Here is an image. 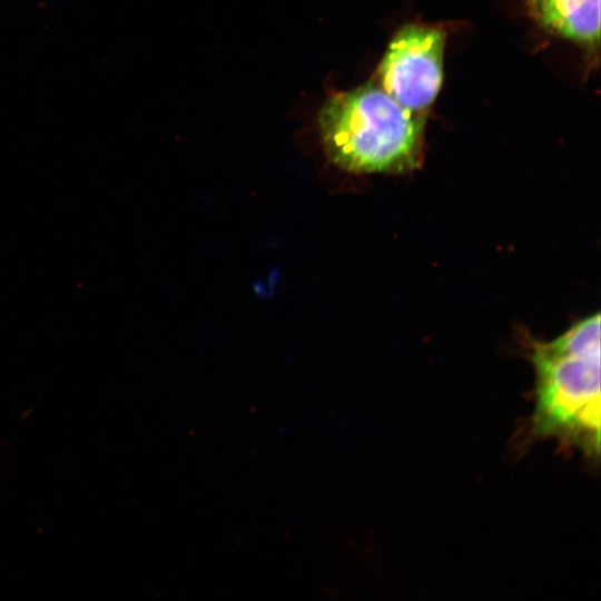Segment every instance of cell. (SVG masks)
Instances as JSON below:
<instances>
[{"instance_id": "cell-1", "label": "cell", "mask_w": 601, "mask_h": 601, "mask_svg": "<svg viewBox=\"0 0 601 601\" xmlns=\"http://www.w3.org/2000/svg\"><path fill=\"white\" fill-rule=\"evenodd\" d=\"M535 373L530 432L600 454V314L556 338L531 343Z\"/></svg>"}, {"instance_id": "cell-2", "label": "cell", "mask_w": 601, "mask_h": 601, "mask_svg": "<svg viewBox=\"0 0 601 601\" xmlns=\"http://www.w3.org/2000/svg\"><path fill=\"white\" fill-rule=\"evenodd\" d=\"M426 115L401 106L376 82L332 95L318 115L328 159L354 174H405L420 166Z\"/></svg>"}, {"instance_id": "cell-3", "label": "cell", "mask_w": 601, "mask_h": 601, "mask_svg": "<svg viewBox=\"0 0 601 601\" xmlns=\"http://www.w3.org/2000/svg\"><path fill=\"white\" fill-rule=\"evenodd\" d=\"M445 40L440 27L404 24L387 46L376 83L404 108L426 115L442 87Z\"/></svg>"}, {"instance_id": "cell-4", "label": "cell", "mask_w": 601, "mask_h": 601, "mask_svg": "<svg viewBox=\"0 0 601 601\" xmlns=\"http://www.w3.org/2000/svg\"><path fill=\"white\" fill-rule=\"evenodd\" d=\"M530 17L546 32L597 51L600 0H525Z\"/></svg>"}]
</instances>
